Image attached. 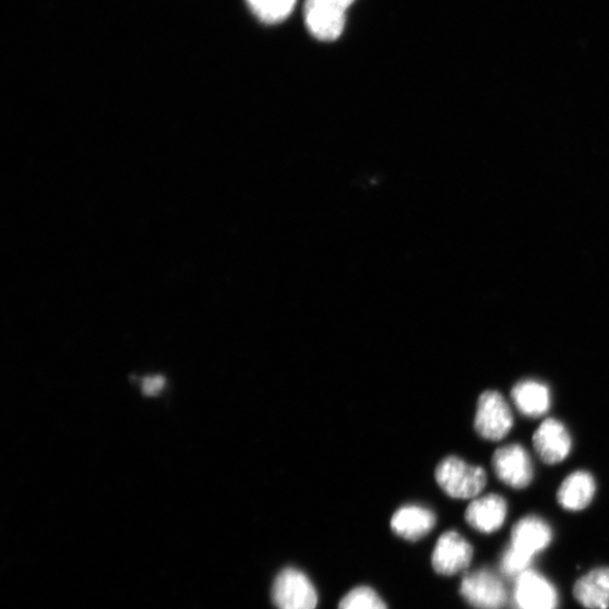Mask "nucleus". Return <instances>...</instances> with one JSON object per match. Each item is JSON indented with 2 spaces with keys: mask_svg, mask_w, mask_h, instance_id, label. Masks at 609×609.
Returning a JSON list of instances; mask_svg holds the SVG:
<instances>
[{
  "mask_svg": "<svg viewBox=\"0 0 609 609\" xmlns=\"http://www.w3.org/2000/svg\"><path fill=\"white\" fill-rule=\"evenodd\" d=\"M271 595L277 609H315L319 602L308 575L295 568L284 569L277 575Z\"/></svg>",
  "mask_w": 609,
  "mask_h": 609,
  "instance_id": "obj_4",
  "label": "nucleus"
},
{
  "mask_svg": "<svg viewBox=\"0 0 609 609\" xmlns=\"http://www.w3.org/2000/svg\"><path fill=\"white\" fill-rule=\"evenodd\" d=\"M507 504L499 494H487L474 499L467 506L465 520L467 524L485 534L499 530L506 518Z\"/></svg>",
  "mask_w": 609,
  "mask_h": 609,
  "instance_id": "obj_11",
  "label": "nucleus"
},
{
  "mask_svg": "<svg viewBox=\"0 0 609 609\" xmlns=\"http://www.w3.org/2000/svg\"><path fill=\"white\" fill-rule=\"evenodd\" d=\"M514 416L511 405L507 404L501 393L486 391L478 401L474 429L489 442H500L512 431Z\"/></svg>",
  "mask_w": 609,
  "mask_h": 609,
  "instance_id": "obj_3",
  "label": "nucleus"
},
{
  "mask_svg": "<svg viewBox=\"0 0 609 609\" xmlns=\"http://www.w3.org/2000/svg\"><path fill=\"white\" fill-rule=\"evenodd\" d=\"M338 609H387V606L374 589L357 587L343 598Z\"/></svg>",
  "mask_w": 609,
  "mask_h": 609,
  "instance_id": "obj_17",
  "label": "nucleus"
},
{
  "mask_svg": "<svg viewBox=\"0 0 609 609\" xmlns=\"http://www.w3.org/2000/svg\"><path fill=\"white\" fill-rule=\"evenodd\" d=\"M597 486L593 474L575 470L564 479L558 491V502L563 510L581 512L593 502Z\"/></svg>",
  "mask_w": 609,
  "mask_h": 609,
  "instance_id": "obj_12",
  "label": "nucleus"
},
{
  "mask_svg": "<svg viewBox=\"0 0 609 609\" xmlns=\"http://www.w3.org/2000/svg\"><path fill=\"white\" fill-rule=\"evenodd\" d=\"M461 595L476 609H502L507 600L506 589L499 575L487 568L465 575Z\"/></svg>",
  "mask_w": 609,
  "mask_h": 609,
  "instance_id": "obj_5",
  "label": "nucleus"
},
{
  "mask_svg": "<svg viewBox=\"0 0 609 609\" xmlns=\"http://www.w3.org/2000/svg\"><path fill=\"white\" fill-rule=\"evenodd\" d=\"M573 595L588 609L609 607V568H598L581 578L573 588Z\"/></svg>",
  "mask_w": 609,
  "mask_h": 609,
  "instance_id": "obj_15",
  "label": "nucleus"
},
{
  "mask_svg": "<svg viewBox=\"0 0 609 609\" xmlns=\"http://www.w3.org/2000/svg\"><path fill=\"white\" fill-rule=\"evenodd\" d=\"M435 481L454 499H476L486 489L488 479L485 468L449 456L435 468Z\"/></svg>",
  "mask_w": 609,
  "mask_h": 609,
  "instance_id": "obj_1",
  "label": "nucleus"
},
{
  "mask_svg": "<svg viewBox=\"0 0 609 609\" xmlns=\"http://www.w3.org/2000/svg\"><path fill=\"white\" fill-rule=\"evenodd\" d=\"M533 446L541 462L556 465L570 455L572 438L561 421L549 418L541 422L534 432Z\"/></svg>",
  "mask_w": 609,
  "mask_h": 609,
  "instance_id": "obj_7",
  "label": "nucleus"
},
{
  "mask_svg": "<svg viewBox=\"0 0 609 609\" xmlns=\"http://www.w3.org/2000/svg\"><path fill=\"white\" fill-rule=\"evenodd\" d=\"M473 558V548L456 532H446L439 537L432 553L434 571L443 575H454L467 569Z\"/></svg>",
  "mask_w": 609,
  "mask_h": 609,
  "instance_id": "obj_8",
  "label": "nucleus"
},
{
  "mask_svg": "<svg viewBox=\"0 0 609 609\" xmlns=\"http://www.w3.org/2000/svg\"><path fill=\"white\" fill-rule=\"evenodd\" d=\"M165 385V380L163 377L156 375L144 380L143 392L147 396H154L158 394Z\"/></svg>",
  "mask_w": 609,
  "mask_h": 609,
  "instance_id": "obj_19",
  "label": "nucleus"
},
{
  "mask_svg": "<svg viewBox=\"0 0 609 609\" xmlns=\"http://www.w3.org/2000/svg\"><path fill=\"white\" fill-rule=\"evenodd\" d=\"M514 598L518 609H557L559 596L544 575L528 570L516 580Z\"/></svg>",
  "mask_w": 609,
  "mask_h": 609,
  "instance_id": "obj_9",
  "label": "nucleus"
},
{
  "mask_svg": "<svg viewBox=\"0 0 609 609\" xmlns=\"http://www.w3.org/2000/svg\"><path fill=\"white\" fill-rule=\"evenodd\" d=\"M532 562L533 559L521 554L510 547L501 557L500 570L505 577L518 580L523 573L529 570Z\"/></svg>",
  "mask_w": 609,
  "mask_h": 609,
  "instance_id": "obj_18",
  "label": "nucleus"
},
{
  "mask_svg": "<svg viewBox=\"0 0 609 609\" xmlns=\"http://www.w3.org/2000/svg\"><path fill=\"white\" fill-rule=\"evenodd\" d=\"M511 395L516 409L527 418L544 417L551 409V391L546 383L523 380L513 387Z\"/></svg>",
  "mask_w": 609,
  "mask_h": 609,
  "instance_id": "obj_13",
  "label": "nucleus"
},
{
  "mask_svg": "<svg viewBox=\"0 0 609 609\" xmlns=\"http://www.w3.org/2000/svg\"><path fill=\"white\" fill-rule=\"evenodd\" d=\"M552 528L540 517L530 515L522 518L512 532L511 548L534 560L552 541Z\"/></svg>",
  "mask_w": 609,
  "mask_h": 609,
  "instance_id": "obj_10",
  "label": "nucleus"
},
{
  "mask_svg": "<svg viewBox=\"0 0 609 609\" xmlns=\"http://www.w3.org/2000/svg\"><path fill=\"white\" fill-rule=\"evenodd\" d=\"M297 0H248L252 12L264 23L285 21L292 12Z\"/></svg>",
  "mask_w": 609,
  "mask_h": 609,
  "instance_id": "obj_16",
  "label": "nucleus"
},
{
  "mask_svg": "<svg viewBox=\"0 0 609 609\" xmlns=\"http://www.w3.org/2000/svg\"><path fill=\"white\" fill-rule=\"evenodd\" d=\"M435 516L426 506L409 504L399 507L391 521L392 530L411 541L427 536L435 526Z\"/></svg>",
  "mask_w": 609,
  "mask_h": 609,
  "instance_id": "obj_14",
  "label": "nucleus"
},
{
  "mask_svg": "<svg viewBox=\"0 0 609 609\" xmlns=\"http://www.w3.org/2000/svg\"><path fill=\"white\" fill-rule=\"evenodd\" d=\"M355 0H307L304 23L312 36L321 41H334L342 36L346 12Z\"/></svg>",
  "mask_w": 609,
  "mask_h": 609,
  "instance_id": "obj_2",
  "label": "nucleus"
},
{
  "mask_svg": "<svg viewBox=\"0 0 609 609\" xmlns=\"http://www.w3.org/2000/svg\"><path fill=\"white\" fill-rule=\"evenodd\" d=\"M497 478L516 490L526 489L534 479V464L527 450L521 444L498 449L492 456Z\"/></svg>",
  "mask_w": 609,
  "mask_h": 609,
  "instance_id": "obj_6",
  "label": "nucleus"
}]
</instances>
